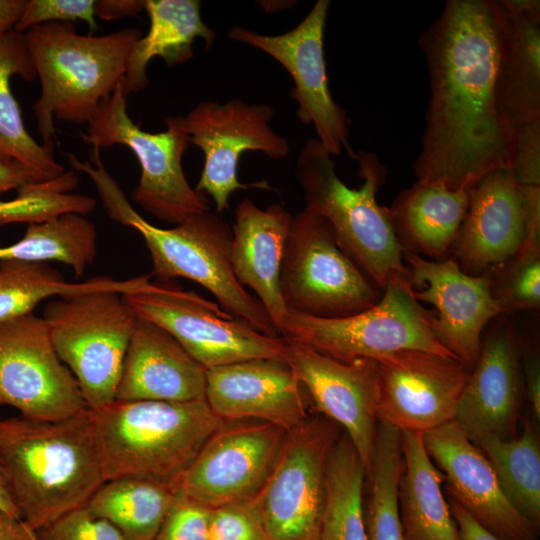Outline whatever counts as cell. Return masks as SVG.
<instances>
[{
    "instance_id": "cell-35",
    "label": "cell",
    "mask_w": 540,
    "mask_h": 540,
    "mask_svg": "<svg viewBox=\"0 0 540 540\" xmlns=\"http://www.w3.org/2000/svg\"><path fill=\"white\" fill-rule=\"evenodd\" d=\"M97 253V231L85 215L66 213L49 220L28 224L17 242L0 246V261H50L69 265L81 276Z\"/></svg>"
},
{
    "instance_id": "cell-27",
    "label": "cell",
    "mask_w": 540,
    "mask_h": 540,
    "mask_svg": "<svg viewBox=\"0 0 540 540\" xmlns=\"http://www.w3.org/2000/svg\"><path fill=\"white\" fill-rule=\"evenodd\" d=\"M501 1L509 14V28L498 75V101L516 133L540 120V2Z\"/></svg>"
},
{
    "instance_id": "cell-2",
    "label": "cell",
    "mask_w": 540,
    "mask_h": 540,
    "mask_svg": "<svg viewBox=\"0 0 540 540\" xmlns=\"http://www.w3.org/2000/svg\"><path fill=\"white\" fill-rule=\"evenodd\" d=\"M0 469L22 521L38 531L86 505L105 482L90 409L63 420H0Z\"/></svg>"
},
{
    "instance_id": "cell-23",
    "label": "cell",
    "mask_w": 540,
    "mask_h": 540,
    "mask_svg": "<svg viewBox=\"0 0 540 540\" xmlns=\"http://www.w3.org/2000/svg\"><path fill=\"white\" fill-rule=\"evenodd\" d=\"M305 396L284 360L257 358L207 370L205 400L223 421H261L291 433L309 417Z\"/></svg>"
},
{
    "instance_id": "cell-38",
    "label": "cell",
    "mask_w": 540,
    "mask_h": 540,
    "mask_svg": "<svg viewBox=\"0 0 540 540\" xmlns=\"http://www.w3.org/2000/svg\"><path fill=\"white\" fill-rule=\"evenodd\" d=\"M489 277L501 315L539 311L540 252L518 251Z\"/></svg>"
},
{
    "instance_id": "cell-41",
    "label": "cell",
    "mask_w": 540,
    "mask_h": 540,
    "mask_svg": "<svg viewBox=\"0 0 540 540\" xmlns=\"http://www.w3.org/2000/svg\"><path fill=\"white\" fill-rule=\"evenodd\" d=\"M40 540H124L108 520L86 505L74 509L36 531Z\"/></svg>"
},
{
    "instance_id": "cell-14",
    "label": "cell",
    "mask_w": 540,
    "mask_h": 540,
    "mask_svg": "<svg viewBox=\"0 0 540 540\" xmlns=\"http://www.w3.org/2000/svg\"><path fill=\"white\" fill-rule=\"evenodd\" d=\"M0 406L43 421L67 419L88 409L45 321L33 313L0 323Z\"/></svg>"
},
{
    "instance_id": "cell-17",
    "label": "cell",
    "mask_w": 540,
    "mask_h": 540,
    "mask_svg": "<svg viewBox=\"0 0 540 540\" xmlns=\"http://www.w3.org/2000/svg\"><path fill=\"white\" fill-rule=\"evenodd\" d=\"M374 361L379 423L425 434L454 420L471 368L456 358L419 350Z\"/></svg>"
},
{
    "instance_id": "cell-24",
    "label": "cell",
    "mask_w": 540,
    "mask_h": 540,
    "mask_svg": "<svg viewBox=\"0 0 540 540\" xmlns=\"http://www.w3.org/2000/svg\"><path fill=\"white\" fill-rule=\"evenodd\" d=\"M207 370L166 330L137 316L116 401L190 402L205 399Z\"/></svg>"
},
{
    "instance_id": "cell-46",
    "label": "cell",
    "mask_w": 540,
    "mask_h": 540,
    "mask_svg": "<svg viewBox=\"0 0 540 540\" xmlns=\"http://www.w3.org/2000/svg\"><path fill=\"white\" fill-rule=\"evenodd\" d=\"M447 502L456 523L460 540H500L477 523L454 500L449 498Z\"/></svg>"
},
{
    "instance_id": "cell-19",
    "label": "cell",
    "mask_w": 540,
    "mask_h": 540,
    "mask_svg": "<svg viewBox=\"0 0 540 540\" xmlns=\"http://www.w3.org/2000/svg\"><path fill=\"white\" fill-rule=\"evenodd\" d=\"M524 396L519 326L511 315L502 314L483 332L454 421L472 442L483 436L515 438Z\"/></svg>"
},
{
    "instance_id": "cell-28",
    "label": "cell",
    "mask_w": 540,
    "mask_h": 540,
    "mask_svg": "<svg viewBox=\"0 0 540 540\" xmlns=\"http://www.w3.org/2000/svg\"><path fill=\"white\" fill-rule=\"evenodd\" d=\"M200 6L198 0H145L150 25L130 51L122 80L126 96L148 86L147 67L154 57L175 66L192 58L196 39L201 38L206 49L212 46L216 33L203 21Z\"/></svg>"
},
{
    "instance_id": "cell-32",
    "label": "cell",
    "mask_w": 540,
    "mask_h": 540,
    "mask_svg": "<svg viewBox=\"0 0 540 540\" xmlns=\"http://www.w3.org/2000/svg\"><path fill=\"white\" fill-rule=\"evenodd\" d=\"M174 495L171 487L156 481L119 477L105 481L86 507L108 520L124 540H153Z\"/></svg>"
},
{
    "instance_id": "cell-43",
    "label": "cell",
    "mask_w": 540,
    "mask_h": 540,
    "mask_svg": "<svg viewBox=\"0 0 540 540\" xmlns=\"http://www.w3.org/2000/svg\"><path fill=\"white\" fill-rule=\"evenodd\" d=\"M511 170L524 186H540V120L516 130Z\"/></svg>"
},
{
    "instance_id": "cell-50",
    "label": "cell",
    "mask_w": 540,
    "mask_h": 540,
    "mask_svg": "<svg viewBox=\"0 0 540 540\" xmlns=\"http://www.w3.org/2000/svg\"><path fill=\"white\" fill-rule=\"evenodd\" d=\"M0 510L10 515L20 518L19 513L8 492L1 469H0Z\"/></svg>"
},
{
    "instance_id": "cell-20",
    "label": "cell",
    "mask_w": 540,
    "mask_h": 540,
    "mask_svg": "<svg viewBox=\"0 0 540 540\" xmlns=\"http://www.w3.org/2000/svg\"><path fill=\"white\" fill-rule=\"evenodd\" d=\"M415 298L436 309L430 318L432 331L440 343L459 361L472 369L487 325L501 315L491 294L489 276H472L447 257L431 260L403 251Z\"/></svg>"
},
{
    "instance_id": "cell-9",
    "label": "cell",
    "mask_w": 540,
    "mask_h": 540,
    "mask_svg": "<svg viewBox=\"0 0 540 540\" xmlns=\"http://www.w3.org/2000/svg\"><path fill=\"white\" fill-rule=\"evenodd\" d=\"M165 124L157 133L141 129L128 114L120 82L87 124L82 141L98 149L128 147L141 167L132 199L152 216L176 225L210 208L206 195L191 187L184 174L182 158L190 143L183 116H170Z\"/></svg>"
},
{
    "instance_id": "cell-40",
    "label": "cell",
    "mask_w": 540,
    "mask_h": 540,
    "mask_svg": "<svg viewBox=\"0 0 540 540\" xmlns=\"http://www.w3.org/2000/svg\"><path fill=\"white\" fill-rule=\"evenodd\" d=\"M95 0H28L14 30L24 33L34 26L60 22H86L91 32L97 30Z\"/></svg>"
},
{
    "instance_id": "cell-49",
    "label": "cell",
    "mask_w": 540,
    "mask_h": 540,
    "mask_svg": "<svg viewBox=\"0 0 540 540\" xmlns=\"http://www.w3.org/2000/svg\"><path fill=\"white\" fill-rule=\"evenodd\" d=\"M28 0H0V36L14 30Z\"/></svg>"
},
{
    "instance_id": "cell-15",
    "label": "cell",
    "mask_w": 540,
    "mask_h": 540,
    "mask_svg": "<svg viewBox=\"0 0 540 540\" xmlns=\"http://www.w3.org/2000/svg\"><path fill=\"white\" fill-rule=\"evenodd\" d=\"M328 8V0L316 1L306 17L283 34L269 36L235 26L229 37L265 52L280 63L294 82L291 96L298 104V119L314 126L317 140L331 156L345 151L356 159L357 154L349 143L350 119L329 89L323 50Z\"/></svg>"
},
{
    "instance_id": "cell-33",
    "label": "cell",
    "mask_w": 540,
    "mask_h": 540,
    "mask_svg": "<svg viewBox=\"0 0 540 540\" xmlns=\"http://www.w3.org/2000/svg\"><path fill=\"white\" fill-rule=\"evenodd\" d=\"M367 471L343 432L327 463L319 540H368L364 513Z\"/></svg>"
},
{
    "instance_id": "cell-25",
    "label": "cell",
    "mask_w": 540,
    "mask_h": 540,
    "mask_svg": "<svg viewBox=\"0 0 540 540\" xmlns=\"http://www.w3.org/2000/svg\"><path fill=\"white\" fill-rule=\"evenodd\" d=\"M293 216L281 205L260 209L243 199L235 209L232 226L231 264L238 282L257 295L281 337L287 307L280 274Z\"/></svg>"
},
{
    "instance_id": "cell-30",
    "label": "cell",
    "mask_w": 540,
    "mask_h": 540,
    "mask_svg": "<svg viewBox=\"0 0 540 540\" xmlns=\"http://www.w3.org/2000/svg\"><path fill=\"white\" fill-rule=\"evenodd\" d=\"M32 81L36 72L24 33L11 30L0 36V162L22 165L40 181L56 178L65 168L56 161L54 148L38 143L25 128L11 78Z\"/></svg>"
},
{
    "instance_id": "cell-13",
    "label": "cell",
    "mask_w": 540,
    "mask_h": 540,
    "mask_svg": "<svg viewBox=\"0 0 540 540\" xmlns=\"http://www.w3.org/2000/svg\"><path fill=\"white\" fill-rule=\"evenodd\" d=\"M273 115L272 107L267 104L232 99L224 104L202 101L183 116L189 143L204 154L195 190L212 198L218 214L229 208V198L236 190H272L267 181L241 183L237 173L245 151L262 152L273 159L289 155L288 140L269 126Z\"/></svg>"
},
{
    "instance_id": "cell-37",
    "label": "cell",
    "mask_w": 540,
    "mask_h": 540,
    "mask_svg": "<svg viewBox=\"0 0 540 540\" xmlns=\"http://www.w3.org/2000/svg\"><path fill=\"white\" fill-rule=\"evenodd\" d=\"M79 177L74 170L60 176L26 184L8 201L0 200V225L39 223L66 213L87 215L96 207V200L75 194Z\"/></svg>"
},
{
    "instance_id": "cell-5",
    "label": "cell",
    "mask_w": 540,
    "mask_h": 540,
    "mask_svg": "<svg viewBox=\"0 0 540 540\" xmlns=\"http://www.w3.org/2000/svg\"><path fill=\"white\" fill-rule=\"evenodd\" d=\"M90 412L105 481L137 477L172 489L224 422L205 399L115 400Z\"/></svg>"
},
{
    "instance_id": "cell-8",
    "label": "cell",
    "mask_w": 540,
    "mask_h": 540,
    "mask_svg": "<svg viewBox=\"0 0 540 540\" xmlns=\"http://www.w3.org/2000/svg\"><path fill=\"white\" fill-rule=\"evenodd\" d=\"M42 318L88 409L114 402L137 318L123 294L94 291L55 298Z\"/></svg>"
},
{
    "instance_id": "cell-22",
    "label": "cell",
    "mask_w": 540,
    "mask_h": 540,
    "mask_svg": "<svg viewBox=\"0 0 540 540\" xmlns=\"http://www.w3.org/2000/svg\"><path fill=\"white\" fill-rule=\"evenodd\" d=\"M469 205L451 251L472 276H490L511 259L526 234V209L520 183L509 168L482 176L469 189Z\"/></svg>"
},
{
    "instance_id": "cell-44",
    "label": "cell",
    "mask_w": 540,
    "mask_h": 540,
    "mask_svg": "<svg viewBox=\"0 0 540 540\" xmlns=\"http://www.w3.org/2000/svg\"><path fill=\"white\" fill-rule=\"evenodd\" d=\"M520 356L524 392L534 421L540 422V356L539 339L535 331L519 328Z\"/></svg>"
},
{
    "instance_id": "cell-26",
    "label": "cell",
    "mask_w": 540,
    "mask_h": 540,
    "mask_svg": "<svg viewBox=\"0 0 540 540\" xmlns=\"http://www.w3.org/2000/svg\"><path fill=\"white\" fill-rule=\"evenodd\" d=\"M468 205L466 189L417 180L397 196L388 214L402 251L442 260L451 251Z\"/></svg>"
},
{
    "instance_id": "cell-16",
    "label": "cell",
    "mask_w": 540,
    "mask_h": 540,
    "mask_svg": "<svg viewBox=\"0 0 540 540\" xmlns=\"http://www.w3.org/2000/svg\"><path fill=\"white\" fill-rule=\"evenodd\" d=\"M287 435L261 421H224L173 491L210 509L253 498L268 478Z\"/></svg>"
},
{
    "instance_id": "cell-51",
    "label": "cell",
    "mask_w": 540,
    "mask_h": 540,
    "mask_svg": "<svg viewBox=\"0 0 540 540\" xmlns=\"http://www.w3.org/2000/svg\"><path fill=\"white\" fill-rule=\"evenodd\" d=\"M33 540H40L39 537H38V535H37V533H35V537H34Z\"/></svg>"
},
{
    "instance_id": "cell-36",
    "label": "cell",
    "mask_w": 540,
    "mask_h": 540,
    "mask_svg": "<svg viewBox=\"0 0 540 540\" xmlns=\"http://www.w3.org/2000/svg\"><path fill=\"white\" fill-rule=\"evenodd\" d=\"M402 467L401 432L378 422L374 456L366 478L369 493L364 499L368 540H405L398 505Z\"/></svg>"
},
{
    "instance_id": "cell-29",
    "label": "cell",
    "mask_w": 540,
    "mask_h": 540,
    "mask_svg": "<svg viewBox=\"0 0 540 540\" xmlns=\"http://www.w3.org/2000/svg\"><path fill=\"white\" fill-rule=\"evenodd\" d=\"M401 449L398 505L404 539L460 540L442 492L443 475L424 447L423 434L402 431Z\"/></svg>"
},
{
    "instance_id": "cell-34",
    "label": "cell",
    "mask_w": 540,
    "mask_h": 540,
    "mask_svg": "<svg viewBox=\"0 0 540 540\" xmlns=\"http://www.w3.org/2000/svg\"><path fill=\"white\" fill-rule=\"evenodd\" d=\"M486 456L513 507L540 528V441L525 419L515 438L483 436L473 442Z\"/></svg>"
},
{
    "instance_id": "cell-7",
    "label": "cell",
    "mask_w": 540,
    "mask_h": 540,
    "mask_svg": "<svg viewBox=\"0 0 540 540\" xmlns=\"http://www.w3.org/2000/svg\"><path fill=\"white\" fill-rule=\"evenodd\" d=\"M432 315L415 298L410 276H400L388 282L374 306L350 316L320 318L287 309L281 337L342 361L402 350L456 358L434 335Z\"/></svg>"
},
{
    "instance_id": "cell-31",
    "label": "cell",
    "mask_w": 540,
    "mask_h": 540,
    "mask_svg": "<svg viewBox=\"0 0 540 540\" xmlns=\"http://www.w3.org/2000/svg\"><path fill=\"white\" fill-rule=\"evenodd\" d=\"M150 275L124 280L94 277L84 282H67L48 263L18 260L0 261V323L32 313L49 298L71 297L94 291L128 294L143 289Z\"/></svg>"
},
{
    "instance_id": "cell-1",
    "label": "cell",
    "mask_w": 540,
    "mask_h": 540,
    "mask_svg": "<svg viewBox=\"0 0 540 540\" xmlns=\"http://www.w3.org/2000/svg\"><path fill=\"white\" fill-rule=\"evenodd\" d=\"M509 28L501 0H449L421 36L430 99L418 181L468 190L496 169H511L516 133L498 101V75Z\"/></svg>"
},
{
    "instance_id": "cell-47",
    "label": "cell",
    "mask_w": 540,
    "mask_h": 540,
    "mask_svg": "<svg viewBox=\"0 0 540 540\" xmlns=\"http://www.w3.org/2000/svg\"><path fill=\"white\" fill-rule=\"evenodd\" d=\"M40 181L30 169L14 163L0 162V197L11 191L18 190L22 186Z\"/></svg>"
},
{
    "instance_id": "cell-3",
    "label": "cell",
    "mask_w": 540,
    "mask_h": 540,
    "mask_svg": "<svg viewBox=\"0 0 540 540\" xmlns=\"http://www.w3.org/2000/svg\"><path fill=\"white\" fill-rule=\"evenodd\" d=\"M66 157L72 170L86 174L94 184L108 217L143 237L157 280H193L211 292L233 317L263 334L280 337L257 297L236 279L231 264L232 229L217 214L204 211L172 228L156 227L131 206L105 168L100 149L92 148L86 161L72 153Z\"/></svg>"
},
{
    "instance_id": "cell-42",
    "label": "cell",
    "mask_w": 540,
    "mask_h": 540,
    "mask_svg": "<svg viewBox=\"0 0 540 540\" xmlns=\"http://www.w3.org/2000/svg\"><path fill=\"white\" fill-rule=\"evenodd\" d=\"M174 493L170 508L153 540H208L211 509Z\"/></svg>"
},
{
    "instance_id": "cell-12",
    "label": "cell",
    "mask_w": 540,
    "mask_h": 540,
    "mask_svg": "<svg viewBox=\"0 0 540 540\" xmlns=\"http://www.w3.org/2000/svg\"><path fill=\"white\" fill-rule=\"evenodd\" d=\"M341 427L320 415L288 433L265 483L253 497L268 540H319L326 469Z\"/></svg>"
},
{
    "instance_id": "cell-11",
    "label": "cell",
    "mask_w": 540,
    "mask_h": 540,
    "mask_svg": "<svg viewBox=\"0 0 540 540\" xmlns=\"http://www.w3.org/2000/svg\"><path fill=\"white\" fill-rule=\"evenodd\" d=\"M139 317L166 330L206 370L257 358L285 361L286 340L263 334L172 280L123 295Z\"/></svg>"
},
{
    "instance_id": "cell-48",
    "label": "cell",
    "mask_w": 540,
    "mask_h": 540,
    "mask_svg": "<svg viewBox=\"0 0 540 540\" xmlns=\"http://www.w3.org/2000/svg\"><path fill=\"white\" fill-rule=\"evenodd\" d=\"M35 533L20 518L0 510V540H33Z\"/></svg>"
},
{
    "instance_id": "cell-45",
    "label": "cell",
    "mask_w": 540,
    "mask_h": 540,
    "mask_svg": "<svg viewBox=\"0 0 540 540\" xmlns=\"http://www.w3.org/2000/svg\"><path fill=\"white\" fill-rule=\"evenodd\" d=\"M145 9V0H95V17L104 21L136 16Z\"/></svg>"
},
{
    "instance_id": "cell-21",
    "label": "cell",
    "mask_w": 540,
    "mask_h": 540,
    "mask_svg": "<svg viewBox=\"0 0 540 540\" xmlns=\"http://www.w3.org/2000/svg\"><path fill=\"white\" fill-rule=\"evenodd\" d=\"M424 447L446 482L449 498L500 540H537L539 529L504 495L482 450L456 422L423 434Z\"/></svg>"
},
{
    "instance_id": "cell-4",
    "label": "cell",
    "mask_w": 540,
    "mask_h": 540,
    "mask_svg": "<svg viewBox=\"0 0 540 540\" xmlns=\"http://www.w3.org/2000/svg\"><path fill=\"white\" fill-rule=\"evenodd\" d=\"M141 36L136 27L95 36L75 24L51 22L24 32L41 93L32 108L45 146L54 148V118L88 124L122 82L128 57Z\"/></svg>"
},
{
    "instance_id": "cell-18",
    "label": "cell",
    "mask_w": 540,
    "mask_h": 540,
    "mask_svg": "<svg viewBox=\"0 0 540 540\" xmlns=\"http://www.w3.org/2000/svg\"><path fill=\"white\" fill-rule=\"evenodd\" d=\"M285 340V361L314 408L341 427L368 473L378 427L375 361H342L297 341Z\"/></svg>"
},
{
    "instance_id": "cell-10",
    "label": "cell",
    "mask_w": 540,
    "mask_h": 540,
    "mask_svg": "<svg viewBox=\"0 0 540 540\" xmlns=\"http://www.w3.org/2000/svg\"><path fill=\"white\" fill-rule=\"evenodd\" d=\"M280 287L288 310L320 318L369 309L383 292L340 247L329 223L306 207L292 219Z\"/></svg>"
},
{
    "instance_id": "cell-6",
    "label": "cell",
    "mask_w": 540,
    "mask_h": 540,
    "mask_svg": "<svg viewBox=\"0 0 540 540\" xmlns=\"http://www.w3.org/2000/svg\"><path fill=\"white\" fill-rule=\"evenodd\" d=\"M358 175L363 183L348 187L337 175L332 156L317 139H308L299 153L295 177L306 208L331 226L340 247L382 291L395 277L409 276L390 222L388 207L376 195L386 179L378 156L360 151Z\"/></svg>"
},
{
    "instance_id": "cell-39",
    "label": "cell",
    "mask_w": 540,
    "mask_h": 540,
    "mask_svg": "<svg viewBox=\"0 0 540 540\" xmlns=\"http://www.w3.org/2000/svg\"><path fill=\"white\" fill-rule=\"evenodd\" d=\"M208 540H268L253 498L211 509Z\"/></svg>"
}]
</instances>
